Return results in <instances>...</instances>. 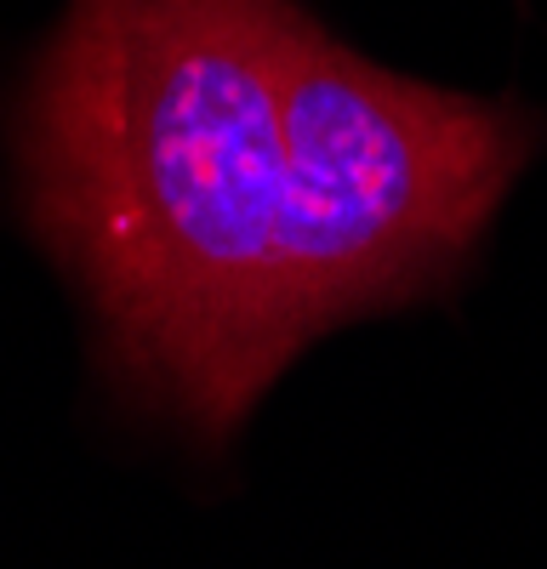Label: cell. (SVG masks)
I'll use <instances>...</instances> for the list:
<instances>
[{
    "label": "cell",
    "instance_id": "cell-1",
    "mask_svg": "<svg viewBox=\"0 0 547 569\" xmlns=\"http://www.w3.org/2000/svg\"><path fill=\"white\" fill-rule=\"evenodd\" d=\"M541 142L297 0H69L12 103L18 217L115 393L217 445L314 337L456 284Z\"/></svg>",
    "mask_w": 547,
    "mask_h": 569
}]
</instances>
